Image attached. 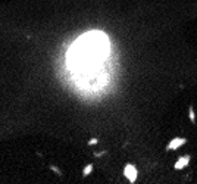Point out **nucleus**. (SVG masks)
<instances>
[{"mask_svg":"<svg viewBox=\"0 0 197 184\" xmlns=\"http://www.w3.org/2000/svg\"><path fill=\"white\" fill-rule=\"evenodd\" d=\"M111 41L108 36L93 31L81 36L68 53L69 66L79 74V77L98 72L105 59L109 56Z\"/></svg>","mask_w":197,"mask_h":184,"instance_id":"nucleus-1","label":"nucleus"},{"mask_svg":"<svg viewBox=\"0 0 197 184\" xmlns=\"http://www.w3.org/2000/svg\"><path fill=\"white\" fill-rule=\"evenodd\" d=\"M125 175L128 177V180H130L131 183H134L135 178H137V171H135V168H134L133 165H128V166L125 168Z\"/></svg>","mask_w":197,"mask_h":184,"instance_id":"nucleus-2","label":"nucleus"},{"mask_svg":"<svg viewBox=\"0 0 197 184\" xmlns=\"http://www.w3.org/2000/svg\"><path fill=\"white\" fill-rule=\"evenodd\" d=\"M182 143H185V140L176 139V140H174V141H171V143H169L168 149H175V147H178V146H179V144H182Z\"/></svg>","mask_w":197,"mask_h":184,"instance_id":"nucleus-3","label":"nucleus"},{"mask_svg":"<svg viewBox=\"0 0 197 184\" xmlns=\"http://www.w3.org/2000/svg\"><path fill=\"white\" fill-rule=\"evenodd\" d=\"M187 162H188V158H184L182 161H179V162H176V165H175V166H176V168H182V166H184V165H185Z\"/></svg>","mask_w":197,"mask_h":184,"instance_id":"nucleus-4","label":"nucleus"},{"mask_svg":"<svg viewBox=\"0 0 197 184\" xmlns=\"http://www.w3.org/2000/svg\"><path fill=\"white\" fill-rule=\"evenodd\" d=\"M91 172V165H88L85 169H84V175H87V174H90Z\"/></svg>","mask_w":197,"mask_h":184,"instance_id":"nucleus-5","label":"nucleus"}]
</instances>
